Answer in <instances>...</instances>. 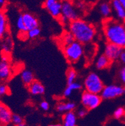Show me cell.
I'll return each mask as SVG.
<instances>
[{
    "label": "cell",
    "mask_w": 125,
    "mask_h": 126,
    "mask_svg": "<svg viewBox=\"0 0 125 126\" xmlns=\"http://www.w3.org/2000/svg\"><path fill=\"white\" fill-rule=\"evenodd\" d=\"M83 84L86 91L98 94H100L105 87V85L99 75L94 72H91L87 75Z\"/></svg>",
    "instance_id": "cell-5"
},
{
    "label": "cell",
    "mask_w": 125,
    "mask_h": 126,
    "mask_svg": "<svg viewBox=\"0 0 125 126\" xmlns=\"http://www.w3.org/2000/svg\"><path fill=\"white\" fill-rule=\"evenodd\" d=\"M93 1H97V0H93Z\"/></svg>",
    "instance_id": "cell-37"
},
{
    "label": "cell",
    "mask_w": 125,
    "mask_h": 126,
    "mask_svg": "<svg viewBox=\"0 0 125 126\" xmlns=\"http://www.w3.org/2000/svg\"><path fill=\"white\" fill-rule=\"evenodd\" d=\"M103 31L108 43L125 48V25L121 21L106 18L103 23Z\"/></svg>",
    "instance_id": "cell-1"
},
{
    "label": "cell",
    "mask_w": 125,
    "mask_h": 126,
    "mask_svg": "<svg viewBox=\"0 0 125 126\" xmlns=\"http://www.w3.org/2000/svg\"><path fill=\"white\" fill-rule=\"evenodd\" d=\"M43 6L53 18L59 19L61 16L62 1L61 0H45Z\"/></svg>",
    "instance_id": "cell-8"
},
{
    "label": "cell",
    "mask_w": 125,
    "mask_h": 126,
    "mask_svg": "<svg viewBox=\"0 0 125 126\" xmlns=\"http://www.w3.org/2000/svg\"><path fill=\"white\" fill-rule=\"evenodd\" d=\"M62 123L64 126H75L77 123V114L73 110L65 112L62 118Z\"/></svg>",
    "instance_id": "cell-15"
},
{
    "label": "cell",
    "mask_w": 125,
    "mask_h": 126,
    "mask_svg": "<svg viewBox=\"0 0 125 126\" xmlns=\"http://www.w3.org/2000/svg\"><path fill=\"white\" fill-rule=\"evenodd\" d=\"M4 4H5V0H0V8L3 7Z\"/></svg>",
    "instance_id": "cell-33"
},
{
    "label": "cell",
    "mask_w": 125,
    "mask_h": 126,
    "mask_svg": "<svg viewBox=\"0 0 125 126\" xmlns=\"http://www.w3.org/2000/svg\"><path fill=\"white\" fill-rule=\"evenodd\" d=\"M69 31L73 34L75 40L83 45L90 43L96 35L93 25L80 18L69 23Z\"/></svg>",
    "instance_id": "cell-2"
},
{
    "label": "cell",
    "mask_w": 125,
    "mask_h": 126,
    "mask_svg": "<svg viewBox=\"0 0 125 126\" xmlns=\"http://www.w3.org/2000/svg\"><path fill=\"white\" fill-rule=\"evenodd\" d=\"M111 62L105 54L101 55L98 58L96 62V67L98 70H104L108 68L110 66Z\"/></svg>",
    "instance_id": "cell-18"
},
{
    "label": "cell",
    "mask_w": 125,
    "mask_h": 126,
    "mask_svg": "<svg viewBox=\"0 0 125 126\" xmlns=\"http://www.w3.org/2000/svg\"><path fill=\"white\" fill-rule=\"evenodd\" d=\"M16 28H18V30L21 32H27V29H26V26H25V23L23 21V18L22 15L18 16L17 18L16 22Z\"/></svg>",
    "instance_id": "cell-25"
},
{
    "label": "cell",
    "mask_w": 125,
    "mask_h": 126,
    "mask_svg": "<svg viewBox=\"0 0 125 126\" xmlns=\"http://www.w3.org/2000/svg\"><path fill=\"white\" fill-rule=\"evenodd\" d=\"M13 113L10 109L3 103L0 102V125L8 126L11 123Z\"/></svg>",
    "instance_id": "cell-10"
},
{
    "label": "cell",
    "mask_w": 125,
    "mask_h": 126,
    "mask_svg": "<svg viewBox=\"0 0 125 126\" xmlns=\"http://www.w3.org/2000/svg\"><path fill=\"white\" fill-rule=\"evenodd\" d=\"M74 41H75V38L69 31L68 32L65 33L61 38V42L63 44V47L73 43Z\"/></svg>",
    "instance_id": "cell-23"
},
{
    "label": "cell",
    "mask_w": 125,
    "mask_h": 126,
    "mask_svg": "<svg viewBox=\"0 0 125 126\" xmlns=\"http://www.w3.org/2000/svg\"><path fill=\"white\" fill-rule=\"evenodd\" d=\"M9 89L6 85L0 83V98L8 94Z\"/></svg>",
    "instance_id": "cell-29"
},
{
    "label": "cell",
    "mask_w": 125,
    "mask_h": 126,
    "mask_svg": "<svg viewBox=\"0 0 125 126\" xmlns=\"http://www.w3.org/2000/svg\"><path fill=\"white\" fill-rule=\"evenodd\" d=\"M102 98L100 94H94L86 91L83 93L81 97V102L84 108L88 110L95 109L101 103Z\"/></svg>",
    "instance_id": "cell-6"
},
{
    "label": "cell",
    "mask_w": 125,
    "mask_h": 126,
    "mask_svg": "<svg viewBox=\"0 0 125 126\" xmlns=\"http://www.w3.org/2000/svg\"><path fill=\"white\" fill-rule=\"evenodd\" d=\"M123 23H124V25H125V19L123 20Z\"/></svg>",
    "instance_id": "cell-35"
},
{
    "label": "cell",
    "mask_w": 125,
    "mask_h": 126,
    "mask_svg": "<svg viewBox=\"0 0 125 126\" xmlns=\"http://www.w3.org/2000/svg\"><path fill=\"white\" fill-rule=\"evenodd\" d=\"M8 30L7 18L3 11L0 10V38L5 36Z\"/></svg>",
    "instance_id": "cell-21"
},
{
    "label": "cell",
    "mask_w": 125,
    "mask_h": 126,
    "mask_svg": "<svg viewBox=\"0 0 125 126\" xmlns=\"http://www.w3.org/2000/svg\"><path fill=\"white\" fill-rule=\"evenodd\" d=\"M119 60H120V61L121 62V63H122L124 66H125V50H123V51H122Z\"/></svg>",
    "instance_id": "cell-32"
},
{
    "label": "cell",
    "mask_w": 125,
    "mask_h": 126,
    "mask_svg": "<svg viewBox=\"0 0 125 126\" xmlns=\"http://www.w3.org/2000/svg\"><path fill=\"white\" fill-rule=\"evenodd\" d=\"M40 33H41V30L39 27L34 28L27 32L28 37H29V38L30 39H34L38 37V36H40Z\"/></svg>",
    "instance_id": "cell-27"
},
{
    "label": "cell",
    "mask_w": 125,
    "mask_h": 126,
    "mask_svg": "<svg viewBox=\"0 0 125 126\" xmlns=\"http://www.w3.org/2000/svg\"><path fill=\"white\" fill-rule=\"evenodd\" d=\"M112 10L115 13L117 18L120 21H123L125 19V9L121 5L119 0H111V1Z\"/></svg>",
    "instance_id": "cell-14"
},
{
    "label": "cell",
    "mask_w": 125,
    "mask_h": 126,
    "mask_svg": "<svg viewBox=\"0 0 125 126\" xmlns=\"http://www.w3.org/2000/svg\"><path fill=\"white\" fill-rule=\"evenodd\" d=\"M77 77V72L73 68H69L66 72V80L68 84L75 82Z\"/></svg>",
    "instance_id": "cell-22"
},
{
    "label": "cell",
    "mask_w": 125,
    "mask_h": 126,
    "mask_svg": "<svg viewBox=\"0 0 125 126\" xmlns=\"http://www.w3.org/2000/svg\"><path fill=\"white\" fill-rule=\"evenodd\" d=\"M23 21L27 31L39 27V21L36 17L30 13H25L22 14Z\"/></svg>",
    "instance_id": "cell-12"
},
{
    "label": "cell",
    "mask_w": 125,
    "mask_h": 126,
    "mask_svg": "<svg viewBox=\"0 0 125 126\" xmlns=\"http://www.w3.org/2000/svg\"><path fill=\"white\" fill-rule=\"evenodd\" d=\"M124 94H125V92H124Z\"/></svg>",
    "instance_id": "cell-36"
},
{
    "label": "cell",
    "mask_w": 125,
    "mask_h": 126,
    "mask_svg": "<svg viewBox=\"0 0 125 126\" xmlns=\"http://www.w3.org/2000/svg\"><path fill=\"white\" fill-rule=\"evenodd\" d=\"M120 2V3L121 4V5L123 6L124 8L125 9V0H119Z\"/></svg>",
    "instance_id": "cell-34"
},
{
    "label": "cell",
    "mask_w": 125,
    "mask_h": 126,
    "mask_svg": "<svg viewBox=\"0 0 125 126\" xmlns=\"http://www.w3.org/2000/svg\"><path fill=\"white\" fill-rule=\"evenodd\" d=\"M98 10H99L101 15L106 19V18H110L112 14V10H112L111 3L104 1L99 4Z\"/></svg>",
    "instance_id": "cell-17"
},
{
    "label": "cell",
    "mask_w": 125,
    "mask_h": 126,
    "mask_svg": "<svg viewBox=\"0 0 125 126\" xmlns=\"http://www.w3.org/2000/svg\"><path fill=\"white\" fill-rule=\"evenodd\" d=\"M83 88L82 85L77 82H74L70 84H68V86L65 89L63 92V95L65 97H69L71 95L73 92L76 90H80Z\"/></svg>",
    "instance_id": "cell-20"
},
{
    "label": "cell",
    "mask_w": 125,
    "mask_h": 126,
    "mask_svg": "<svg viewBox=\"0 0 125 126\" xmlns=\"http://www.w3.org/2000/svg\"><path fill=\"white\" fill-rule=\"evenodd\" d=\"M21 79L23 83L27 87L35 80L34 74L29 70H24L22 71L21 73Z\"/></svg>",
    "instance_id": "cell-19"
},
{
    "label": "cell",
    "mask_w": 125,
    "mask_h": 126,
    "mask_svg": "<svg viewBox=\"0 0 125 126\" xmlns=\"http://www.w3.org/2000/svg\"><path fill=\"white\" fill-rule=\"evenodd\" d=\"M113 117L117 120H121L125 117V109L123 107H118L114 110Z\"/></svg>",
    "instance_id": "cell-26"
},
{
    "label": "cell",
    "mask_w": 125,
    "mask_h": 126,
    "mask_svg": "<svg viewBox=\"0 0 125 126\" xmlns=\"http://www.w3.org/2000/svg\"><path fill=\"white\" fill-rule=\"evenodd\" d=\"M122 47L113 43H108L104 50V54L111 62L118 60L121 53L123 51Z\"/></svg>",
    "instance_id": "cell-9"
},
{
    "label": "cell",
    "mask_w": 125,
    "mask_h": 126,
    "mask_svg": "<svg viewBox=\"0 0 125 126\" xmlns=\"http://www.w3.org/2000/svg\"><path fill=\"white\" fill-rule=\"evenodd\" d=\"M118 77L121 83L125 86V66H123L120 68L119 70Z\"/></svg>",
    "instance_id": "cell-28"
},
{
    "label": "cell",
    "mask_w": 125,
    "mask_h": 126,
    "mask_svg": "<svg viewBox=\"0 0 125 126\" xmlns=\"http://www.w3.org/2000/svg\"><path fill=\"white\" fill-rule=\"evenodd\" d=\"M11 75V69L8 60L4 57L0 61V80H6Z\"/></svg>",
    "instance_id": "cell-11"
},
{
    "label": "cell",
    "mask_w": 125,
    "mask_h": 126,
    "mask_svg": "<svg viewBox=\"0 0 125 126\" xmlns=\"http://www.w3.org/2000/svg\"><path fill=\"white\" fill-rule=\"evenodd\" d=\"M63 53L68 62L75 63L78 62L84 53L83 44L75 40L63 47Z\"/></svg>",
    "instance_id": "cell-3"
},
{
    "label": "cell",
    "mask_w": 125,
    "mask_h": 126,
    "mask_svg": "<svg viewBox=\"0 0 125 126\" xmlns=\"http://www.w3.org/2000/svg\"><path fill=\"white\" fill-rule=\"evenodd\" d=\"M125 88L120 85H109L105 86L100 94L103 100H111L124 94Z\"/></svg>",
    "instance_id": "cell-7"
},
{
    "label": "cell",
    "mask_w": 125,
    "mask_h": 126,
    "mask_svg": "<svg viewBox=\"0 0 125 126\" xmlns=\"http://www.w3.org/2000/svg\"><path fill=\"white\" fill-rule=\"evenodd\" d=\"M88 112V110H87L86 109L84 108L83 107V108L80 109L78 111L77 113V116L80 118H83L87 115Z\"/></svg>",
    "instance_id": "cell-30"
},
{
    "label": "cell",
    "mask_w": 125,
    "mask_h": 126,
    "mask_svg": "<svg viewBox=\"0 0 125 126\" xmlns=\"http://www.w3.org/2000/svg\"><path fill=\"white\" fill-rule=\"evenodd\" d=\"M40 108L44 111H48V110L50 109V104L47 101H45V100H43L40 102Z\"/></svg>",
    "instance_id": "cell-31"
},
{
    "label": "cell",
    "mask_w": 125,
    "mask_h": 126,
    "mask_svg": "<svg viewBox=\"0 0 125 126\" xmlns=\"http://www.w3.org/2000/svg\"><path fill=\"white\" fill-rule=\"evenodd\" d=\"M28 90L31 94L34 96L41 95L45 92V88L40 81L34 80L28 86Z\"/></svg>",
    "instance_id": "cell-13"
},
{
    "label": "cell",
    "mask_w": 125,
    "mask_h": 126,
    "mask_svg": "<svg viewBox=\"0 0 125 126\" xmlns=\"http://www.w3.org/2000/svg\"><path fill=\"white\" fill-rule=\"evenodd\" d=\"M79 18V13L71 0L62 1L61 16L59 18L63 25L69 24L71 21Z\"/></svg>",
    "instance_id": "cell-4"
},
{
    "label": "cell",
    "mask_w": 125,
    "mask_h": 126,
    "mask_svg": "<svg viewBox=\"0 0 125 126\" xmlns=\"http://www.w3.org/2000/svg\"><path fill=\"white\" fill-rule=\"evenodd\" d=\"M76 107V105L73 102H63L58 103L56 109V110L60 113H65V112L74 110Z\"/></svg>",
    "instance_id": "cell-16"
},
{
    "label": "cell",
    "mask_w": 125,
    "mask_h": 126,
    "mask_svg": "<svg viewBox=\"0 0 125 126\" xmlns=\"http://www.w3.org/2000/svg\"><path fill=\"white\" fill-rule=\"evenodd\" d=\"M11 124L16 126H25L26 125L23 118L17 114H13Z\"/></svg>",
    "instance_id": "cell-24"
}]
</instances>
